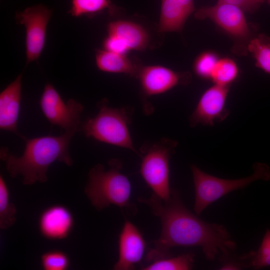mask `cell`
Segmentation results:
<instances>
[{"mask_svg": "<svg viewBox=\"0 0 270 270\" xmlns=\"http://www.w3.org/2000/svg\"><path fill=\"white\" fill-rule=\"evenodd\" d=\"M218 2L234 6L244 12L253 13L260 7L265 0H218Z\"/></svg>", "mask_w": 270, "mask_h": 270, "instance_id": "26", "label": "cell"}, {"mask_svg": "<svg viewBox=\"0 0 270 270\" xmlns=\"http://www.w3.org/2000/svg\"><path fill=\"white\" fill-rule=\"evenodd\" d=\"M74 226L70 210L62 205H54L45 209L40 215L38 226L44 238L51 240L66 238Z\"/></svg>", "mask_w": 270, "mask_h": 270, "instance_id": "13", "label": "cell"}, {"mask_svg": "<svg viewBox=\"0 0 270 270\" xmlns=\"http://www.w3.org/2000/svg\"><path fill=\"white\" fill-rule=\"evenodd\" d=\"M108 36L122 41L130 50H142L148 46L149 36L140 25L128 20H118L110 22L107 27Z\"/></svg>", "mask_w": 270, "mask_h": 270, "instance_id": "16", "label": "cell"}, {"mask_svg": "<svg viewBox=\"0 0 270 270\" xmlns=\"http://www.w3.org/2000/svg\"><path fill=\"white\" fill-rule=\"evenodd\" d=\"M247 49L256 60V66L270 74V38L258 34L250 40Z\"/></svg>", "mask_w": 270, "mask_h": 270, "instance_id": "18", "label": "cell"}, {"mask_svg": "<svg viewBox=\"0 0 270 270\" xmlns=\"http://www.w3.org/2000/svg\"><path fill=\"white\" fill-rule=\"evenodd\" d=\"M106 170L100 164H96L89 172L84 192L92 204L101 211L111 204L124 208L127 214L134 215L136 206L130 202L131 184L121 170L122 164L116 158L108 162Z\"/></svg>", "mask_w": 270, "mask_h": 270, "instance_id": "3", "label": "cell"}, {"mask_svg": "<svg viewBox=\"0 0 270 270\" xmlns=\"http://www.w3.org/2000/svg\"><path fill=\"white\" fill-rule=\"evenodd\" d=\"M40 105L51 124L64 131H78L80 114L84 110V106L80 102L70 98L64 102L54 86L48 83L41 96Z\"/></svg>", "mask_w": 270, "mask_h": 270, "instance_id": "8", "label": "cell"}, {"mask_svg": "<svg viewBox=\"0 0 270 270\" xmlns=\"http://www.w3.org/2000/svg\"><path fill=\"white\" fill-rule=\"evenodd\" d=\"M138 201L147 204L160 220V238L152 241L153 246L145 258L154 261L170 256L171 248L176 246L202 248L206 258L213 260L221 254L224 259L236 248L226 228L222 225L206 222L189 211L183 204L179 192L171 190L170 198L164 200L154 194Z\"/></svg>", "mask_w": 270, "mask_h": 270, "instance_id": "1", "label": "cell"}, {"mask_svg": "<svg viewBox=\"0 0 270 270\" xmlns=\"http://www.w3.org/2000/svg\"><path fill=\"white\" fill-rule=\"evenodd\" d=\"M108 10L110 14L116 11L110 0H72L68 12L73 16H90Z\"/></svg>", "mask_w": 270, "mask_h": 270, "instance_id": "19", "label": "cell"}, {"mask_svg": "<svg viewBox=\"0 0 270 270\" xmlns=\"http://www.w3.org/2000/svg\"><path fill=\"white\" fill-rule=\"evenodd\" d=\"M194 16L199 20H211L237 40H246L250 36V31L244 12L232 4L218 2L214 6L196 10Z\"/></svg>", "mask_w": 270, "mask_h": 270, "instance_id": "9", "label": "cell"}, {"mask_svg": "<svg viewBox=\"0 0 270 270\" xmlns=\"http://www.w3.org/2000/svg\"><path fill=\"white\" fill-rule=\"evenodd\" d=\"M52 10L42 4L28 7L18 12L16 22L26 28V64L36 60L44 46L46 28Z\"/></svg>", "mask_w": 270, "mask_h": 270, "instance_id": "7", "label": "cell"}, {"mask_svg": "<svg viewBox=\"0 0 270 270\" xmlns=\"http://www.w3.org/2000/svg\"><path fill=\"white\" fill-rule=\"evenodd\" d=\"M103 46L104 50L122 54H126L130 50L120 40L109 36L104 40Z\"/></svg>", "mask_w": 270, "mask_h": 270, "instance_id": "27", "label": "cell"}, {"mask_svg": "<svg viewBox=\"0 0 270 270\" xmlns=\"http://www.w3.org/2000/svg\"><path fill=\"white\" fill-rule=\"evenodd\" d=\"M195 190L194 210L200 214L208 206L234 190L243 188L258 180L270 179V170L265 164L257 162L253 166V174L245 178L227 180L209 174L196 164L190 165Z\"/></svg>", "mask_w": 270, "mask_h": 270, "instance_id": "5", "label": "cell"}, {"mask_svg": "<svg viewBox=\"0 0 270 270\" xmlns=\"http://www.w3.org/2000/svg\"><path fill=\"white\" fill-rule=\"evenodd\" d=\"M194 254L186 253L176 257L170 256L152 262L142 267L143 270H188L192 268Z\"/></svg>", "mask_w": 270, "mask_h": 270, "instance_id": "21", "label": "cell"}, {"mask_svg": "<svg viewBox=\"0 0 270 270\" xmlns=\"http://www.w3.org/2000/svg\"><path fill=\"white\" fill-rule=\"evenodd\" d=\"M146 243L138 229L131 222L126 220L118 238V258L114 264V270H133L140 262Z\"/></svg>", "mask_w": 270, "mask_h": 270, "instance_id": "12", "label": "cell"}, {"mask_svg": "<svg viewBox=\"0 0 270 270\" xmlns=\"http://www.w3.org/2000/svg\"><path fill=\"white\" fill-rule=\"evenodd\" d=\"M219 60L216 54L206 50L200 54L194 63V72L197 76L204 80H211L214 69Z\"/></svg>", "mask_w": 270, "mask_h": 270, "instance_id": "23", "label": "cell"}, {"mask_svg": "<svg viewBox=\"0 0 270 270\" xmlns=\"http://www.w3.org/2000/svg\"><path fill=\"white\" fill-rule=\"evenodd\" d=\"M96 116L83 122L80 126L86 136L106 144L131 150L140 157V154L133 144L129 130L134 108H113L103 98L97 104Z\"/></svg>", "mask_w": 270, "mask_h": 270, "instance_id": "4", "label": "cell"}, {"mask_svg": "<svg viewBox=\"0 0 270 270\" xmlns=\"http://www.w3.org/2000/svg\"><path fill=\"white\" fill-rule=\"evenodd\" d=\"M77 130L64 131L59 136H46L28 138L22 136L25 141L22 154L18 156L9 152L6 147L1 148L0 158L6 164L10 176L14 178L18 175L23 178L24 185L47 180L46 173L49 166L58 161L70 166L73 160L69 152V146Z\"/></svg>", "mask_w": 270, "mask_h": 270, "instance_id": "2", "label": "cell"}, {"mask_svg": "<svg viewBox=\"0 0 270 270\" xmlns=\"http://www.w3.org/2000/svg\"><path fill=\"white\" fill-rule=\"evenodd\" d=\"M248 266L255 269L270 266V230L267 229L260 246L256 252L247 254Z\"/></svg>", "mask_w": 270, "mask_h": 270, "instance_id": "24", "label": "cell"}, {"mask_svg": "<svg viewBox=\"0 0 270 270\" xmlns=\"http://www.w3.org/2000/svg\"><path fill=\"white\" fill-rule=\"evenodd\" d=\"M239 70L235 62L228 58H219L212 72L214 84L230 87L238 78Z\"/></svg>", "mask_w": 270, "mask_h": 270, "instance_id": "20", "label": "cell"}, {"mask_svg": "<svg viewBox=\"0 0 270 270\" xmlns=\"http://www.w3.org/2000/svg\"><path fill=\"white\" fill-rule=\"evenodd\" d=\"M177 146L176 140L164 138L144 143L139 151L140 174L153 194L164 200L170 198L169 162Z\"/></svg>", "mask_w": 270, "mask_h": 270, "instance_id": "6", "label": "cell"}, {"mask_svg": "<svg viewBox=\"0 0 270 270\" xmlns=\"http://www.w3.org/2000/svg\"><path fill=\"white\" fill-rule=\"evenodd\" d=\"M16 209L10 200L8 186L0 176V228L4 230L10 228L16 221Z\"/></svg>", "mask_w": 270, "mask_h": 270, "instance_id": "22", "label": "cell"}, {"mask_svg": "<svg viewBox=\"0 0 270 270\" xmlns=\"http://www.w3.org/2000/svg\"><path fill=\"white\" fill-rule=\"evenodd\" d=\"M268 2L270 5V0H268Z\"/></svg>", "mask_w": 270, "mask_h": 270, "instance_id": "28", "label": "cell"}, {"mask_svg": "<svg viewBox=\"0 0 270 270\" xmlns=\"http://www.w3.org/2000/svg\"><path fill=\"white\" fill-rule=\"evenodd\" d=\"M40 262L42 268L45 270H66L70 265L69 258L66 254L58 250L44 254Z\"/></svg>", "mask_w": 270, "mask_h": 270, "instance_id": "25", "label": "cell"}, {"mask_svg": "<svg viewBox=\"0 0 270 270\" xmlns=\"http://www.w3.org/2000/svg\"><path fill=\"white\" fill-rule=\"evenodd\" d=\"M137 77L146 97L164 93L178 85H186L192 76L188 72H175L162 66H147L139 68Z\"/></svg>", "mask_w": 270, "mask_h": 270, "instance_id": "11", "label": "cell"}, {"mask_svg": "<svg viewBox=\"0 0 270 270\" xmlns=\"http://www.w3.org/2000/svg\"><path fill=\"white\" fill-rule=\"evenodd\" d=\"M96 62L98 68L105 72L122 73L137 76L139 70L125 54L106 50L97 51Z\"/></svg>", "mask_w": 270, "mask_h": 270, "instance_id": "17", "label": "cell"}, {"mask_svg": "<svg viewBox=\"0 0 270 270\" xmlns=\"http://www.w3.org/2000/svg\"><path fill=\"white\" fill-rule=\"evenodd\" d=\"M229 88L214 84L206 90L190 116V126H214L224 120L229 114L226 106Z\"/></svg>", "mask_w": 270, "mask_h": 270, "instance_id": "10", "label": "cell"}, {"mask_svg": "<svg viewBox=\"0 0 270 270\" xmlns=\"http://www.w3.org/2000/svg\"><path fill=\"white\" fill-rule=\"evenodd\" d=\"M22 74H20L0 94V128L18 132V121L22 98Z\"/></svg>", "mask_w": 270, "mask_h": 270, "instance_id": "14", "label": "cell"}, {"mask_svg": "<svg viewBox=\"0 0 270 270\" xmlns=\"http://www.w3.org/2000/svg\"><path fill=\"white\" fill-rule=\"evenodd\" d=\"M195 10L194 0H161L159 31H180L188 16Z\"/></svg>", "mask_w": 270, "mask_h": 270, "instance_id": "15", "label": "cell"}]
</instances>
